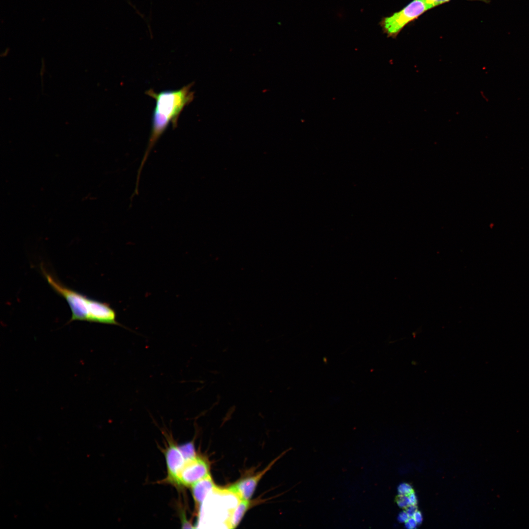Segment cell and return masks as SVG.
Listing matches in <instances>:
<instances>
[{"label":"cell","mask_w":529,"mask_h":529,"mask_svg":"<svg viewBox=\"0 0 529 529\" xmlns=\"http://www.w3.org/2000/svg\"><path fill=\"white\" fill-rule=\"evenodd\" d=\"M192 83L183 86L178 90L164 91L156 93L149 89L145 94L156 100L153 111L151 133L140 166L138 171L136 185H139L140 175L148 156L155 144L167 129L169 124L173 128L177 126L181 113L186 106L194 98V93L191 91Z\"/></svg>","instance_id":"6da1fadb"},{"label":"cell","mask_w":529,"mask_h":529,"mask_svg":"<svg viewBox=\"0 0 529 529\" xmlns=\"http://www.w3.org/2000/svg\"><path fill=\"white\" fill-rule=\"evenodd\" d=\"M41 269L52 289L67 302L72 312L68 323L79 320L120 325L116 320L115 311L108 304L91 299L69 288L44 267L41 266Z\"/></svg>","instance_id":"7a4b0ae2"},{"label":"cell","mask_w":529,"mask_h":529,"mask_svg":"<svg viewBox=\"0 0 529 529\" xmlns=\"http://www.w3.org/2000/svg\"><path fill=\"white\" fill-rule=\"evenodd\" d=\"M430 9L423 0H413L401 10L383 18L380 25L387 37L395 38L404 27Z\"/></svg>","instance_id":"3957f363"},{"label":"cell","mask_w":529,"mask_h":529,"mask_svg":"<svg viewBox=\"0 0 529 529\" xmlns=\"http://www.w3.org/2000/svg\"><path fill=\"white\" fill-rule=\"evenodd\" d=\"M207 461L199 456L185 460L177 477V488L190 487L210 474Z\"/></svg>","instance_id":"277c9868"},{"label":"cell","mask_w":529,"mask_h":529,"mask_svg":"<svg viewBox=\"0 0 529 529\" xmlns=\"http://www.w3.org/2000/svg\"><path fill=\"white\" fill-rule=\"evenodd\" d=\"M167 439L168 445L163 451L166 459L167 475L161 482L170 484L176 487L177 475L184 465L185 459L173 439L168 436Z\"/></svg>","instance_id":"5b68a950"},{"label":"cell","mask_w":529,"mask_h":529,"mask_svg":"<svg viewBox=\"0 0 529 529\" xmlns=\"http://www.w3.org/2000/svg\"><path fill=\"white\" fill-rule=\"evenodd\" d=\"M281 456H280L272 461L264 469L252 475L240 480L231 485L227 489L236 495L241 499L250 500L262 477L270 469L275 462Z\"/></svg>","instance_id":"8992f818"},{"label":"cell","mask_w":529,"mask_h":529,"mask_svg":"<svg viewBox=\"0 0 529 529\" xmlns=\"http://www.w3.org/2000/svg\"><path fill=\"white\" fill-rule=\"evenodd\" d=\"M216 487L210 473L190 487L197 513L203 501Z\"/></svg>","instance_id":"52a82bcc"},{"label":"cell","mask_w":529,"mask_h":529,"mask_svg":"<svg viewBox=\"0 0 529 529\" xmlns=\"http://www.w3.org/2000/svg\"><path fill=\"white\" fill-rule=\"evenodd\" d=\"M250 506V500L240 499L230 516L229 529H234L239 525Z\"/></svg>","instance_id":"ba28073f"},{"label":"cell","mask_w":529,"mask_h":529,"mask_svg":"<svg viewBox=\"0 0 529 529\" xmlns=\"http://www.w3.org/2000/svg\"><path fill=\"white\" fill-rule=\"evenodd\" d=\"M178 447L185 460L192 459L197 456L193 441L182 444Z\"/></svg>","instance_id":"9c48e42d"},{"label":"cell","mask_w":529,"mask_h":529,"mask_svg":"<svg viewBox=\"0 0 529 529\" xmlns=\"http://www.w3.org/2000/svg\"><path fill=\"white\" fill-rule=\"evenodd\" d=\"M398 491L400 495H409L413 492L411 486L407 483H401L398 487Z\"/></svg>","instance_id":"30bf717a"},{"label":"cell","mask_w":529,"mask_h":529,"mask_svg":"<svg viewBox=\"0 0 529 529\" xmlns=\"http://www.w3.org/2000/svg\"><path fill=\"white\" fill-rule=\"evenodd\" d=\"M397 503L398 506L402 508H406L410 505L408 495H400L397 500Z\"/></svg>","instance_id":"8fae6325"},{"label":"cell","mask_w":529,"mask_h":529,"mask_svg":"<svg viewBox=\"0 0 529 529\" xmlns=\"http://www.w3.org/2000/svg\"><path fill=\"white\" fill-rule=\"evenodd\" d=\"M431 9L434 6L446 3L450 0H423Z\"/></svg>","instance_id":"7c38bea8"},{"label":"cell","mask_w":529,"mask_h":529,"mask_svg":"<svg viewBox=\"0 0 529 529\" xmlns=\"http://www.w3.org/2000/svg\"><path fill=\"white\" fill-rule=\"evenodd\" d=\"M418 524L412 517H409L405 523V526L408 529H413L417 527Z\"/></svg>","instance_id":"4fadbf2b"},{"label":"cell","mask_w":529,"mask_h":529,"mask_svg":"<svg viewBox=\"0 0 529 529\" xmlns=\"http://www.w3.org/2000/svg\"><path fill=\"white\" fill-rule=\"evenodd\" d=\"M417 507L415 505H410L406 507V511L409 516L413 517L414 513L417 511Z\"/></svg>","instance_id":"5bb4252c"},{"label":"cell","mask_w":529,"mask_h":529,"mask_svg":"<svg viewBox=\"0 0 529 529\" xmlns=\"http://www.w3.org/2000/svg\"><path fill=\"white\" fill-rule=\"evenodd\" d=\"M409 517V516L407 512L406 511H403L401 512L399 514L397 519L398 521L400 523H405L408 520Z\"/></svg>","instance_id":"9a60e30c"},{"label":"cell","mask_w":529,"mask_h":529,"mask_svg":"<svg viewBox=\"0 0 529 529\" xmlns=\"http://www.w3.org/2000/svg\"><path fill=\"white\" fill-rule=\"evenodd\" d=\"M418 524H420L423 521V516L421 513L417 511L414 513L412 517Z\"/></svg>","instance_id":"2e32d148"},{"label":"cell","mask_w":529,"mask_h":529,"mask_svg":"<svg viewBox=\"0 0 529 529\" xmlns=\"http://www.w3.org/2000/svg\"><path fill=\"white\" fill-rule=\"evenodd\" d=\"M409 498L410 501V505H415L417 503V499L416 496L413 492L410 493L409 495Z\"/></svg>","instance_id":"e0dca14e"}]
</instances>
